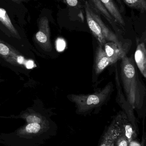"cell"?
I'll list each match as a JSON object with an SVG mask.
<instances>
[{"instance_id":"9a60e30c","label":"cell","mask_w":146,"mask_h":146,"mask_svg":"<svg viewBox=\"0 0 146 146\" xmlns=\"http://www.w3.org/2000/svg\"><path fill=\"white\" fill-rule=\"evenodd\" d=\"M129 7L145 13L146 11V0H123Z\"/></svg>"},{"instance_id":"6da1fadb","label":"cell","mask_w":146,"mask_h":146,"mask_svg":"<svg viewBox=\"0 0 146 146\" xmlns=\"http://www.w3.org/2000/svg\"><path fill=\"white\" fill-rule=\"evenodd\" d=\"M120 80L128 104L138 113L145 104L146 88L140 77L133 57L125 56L121 60Z\"/></svg>"},{"instance_id":"2e32d148","label":"cell","mask_w":146,"mask_h":146,"mask_svg":"<svg viewBox=\"0 0 146 146\" xmlns=\"http://www.w3.org/2000/svg\"><path fill=\"white\" fill-rule=\"evenodd\" d=\"M129 142L122 132L117 140L115 146H129Z\"/></svg>"},{"instance_id":"8992f818","label":"cell","mask_w":146,"mask_h":146,"mask_svg":"<svg viewBox=\"0 0 146 146\" xmlns=\"http://www.w3.org/2000/svg\"><path fill=\"white\" fill-rule=\"evenodd\" d=\"M85 8L87 22L88 27L93 35L97 40L99 43L103 47L107 42L103 34L101 27L91 14V6L87 0L85 1Z\"/></svg>"},{"instance_id":"d6986e66","label":"cell","mask_w":146,"mask_h":146,"mask_svg":"<svg viewBox=\"0 0 146 146\" xmlns=\"http://www.w3.org/2000/svg\"><path fill=\"white\" fill-rule=\"evenodd\" d=\"M141 143L136 141V140L132 141L129 142V146H140Z\"/></svg>"},{"instance_id":"ba28073f","label":"cell","mask_w":146,"mask_h":146,"mask_svg":"<svg viewBox=\"0 0 146 146\" xmlns=\"http://www.w3.org/2000/svg\"><path fill=\"white\" fill-rule=\"evenodd\" d=\"M145 39L142 37L137 41V47L134 54L135 62L138 69L143 76L146 77V48Z\"/></svg>"},{"instance_id":"8fae6325","label":"cell","mask_w":146,"mask_h":146,"mask_svg":"<svg viewBox=\"0 0 146 146\" xmlns=\"http://www.w3.org/2000/svg\"><path fill=\"white\" fill-rule=\"evenodd\" d=\"M102 4L111 15L115 21L122 26L125 25V22L119 8L113 0H100Z\"/></svg>"},{"instance_id":"7c38bea8","label":"cell","mask_w":146,"mask_h":146,"mask_svg":"<svg viewBox=\"0 0 146 146\" xmlns=\"http://www.w3.org/2000/svg\"><path fill=\"white\" fill-rule=\"evenodd\" d=\"M122 128L123 133L129 142L134 140L137 137V133L134 129L131 122L124 111H122Z\"/></svg>"},{"instance_id":"ffe728a7","label":"cell","mask_w":146,"mask_h":146,"mask_svg":"<svg viewBox=\"0 0 146 146\" xmlns=\"http://www.w3.org/2000/svg\"><path fill=\"white\" fill-rule=\"evenodd\" d=\"M11 1H13L15 2H20L21 1H26V0H11Z\"/></svg>"},{"instance_id":"30bf717a","label":"cell","mask_w":146,"mask_h":146,"mask_svg":"<svg viewBox=\"0 0 146 146\" xmlns=\"http://www.w3.org/2000/svg\"><path fill=\"white\" fill-rule=\"evenodd\" d=\"M39 31L36 33L37 40L41 43L49 44V20L46 17L40 18L39 21Z\"/></svg>"},{"instance_id":"277c9868","label":"cell","mask_w":146,"mask_h":146,"mask_svg":"<svg viewBox=\"0 0 146 146\" xmlns=\"http://www.w3.org/2000/svg\"><path fill=\"white\" fill-rule=\"evenodd\" d=\"M122 112L115 117L107 130L103 135L99 146H115L118 137L122 133Z\"/></svg>"},{"instance_id":"7a4b0ae2","label":"cell","mask_w":146,"mask_h":146,"mask_svg":"<svg viewBox=\"0 0 146 146\" xmlns=\"http://www.w3.org/2000/svg\"><path fill=\"white\" fill-rule=\"evenodd\" d=\"M50 121L27 123L10 133L0 134V143L8 146H39L52 134Z\"/></svg>"},{"instance_id":"3957f363","label":"cell","mask_w":146,"mask_h":146,"mask_svg":"<svg viewBox=\"0 0 146 146\" xmlns=\"http://www.w3.org/2000/svg\"><path fill=\"white\" fill-rule=\"evenodd\" d=\"M114 91V86L111 82L103 88L90 94H70L67 98L75 105L78 114L88 113L94 109H98L109 101Z\"/></svg>"},{"instance_id":"4fadbf2b","label":"cell","mask_w":146,"mask_h":146,"mask_svg":"<svg viewBox=\"0 0 146 146\" xmlns=\"http://www.w3.org/2000/svg\"><path fill=\"white\" fill-rule=\"evenodd\" d=\"M88 2L96 13L102 15L111 25H115V19L110 14L100 0H90V1H88Z\"/></svg>"},{"instance_id":"5bb4252c","label":"cell","mask_w":146,"mask_h":146,"mask_svg":"<svg viewBox=\"0 0 146 146\" xmlns=\"http://www.w3.org/2000/svg\"><path fill=\"white\" fill-rule=\"evenodd\" d=\"M0 21L12 33L15 35H17L18 33L12 24L7 12L5 9L2 8H0Z\"/></svg>"},{"instance_id":"44dd1931","label":"cell","mask_w":146,"mask_h":146,"mask_svg":"<svg viewBox=\"0 0 146 146\" xmlns=\"http://www.w3.org/2000/svg\"><path fill=\"white\" fill-rule=\"evenodd\" d=\"M82 1H84L85 2V1H86V0H82Z\"/></svg>"},{"instance_id":"5b68a950","label":"cell","mask_w":146,"mask_h":146,"mask_svg":"<svg viewBox=\"0 0 146 146\" xmlns=\"http://www.w3.org/2000/svg\"><path fill=\"white\" fill-rule=\"evenodd\" d=\"M116 84L117 88V101L118 102V104L123 108L124 112L127 115L129 121L131 122L135 131L137 133L138 131V126L136 123V118L133 112V109L129 105L125 98V96L122 92L121 86L120 82V78L118 76V73L116 71L115 75Z\"/></svg>"},{"instance_id":"ac0fdd59","label":"cell","mask_w":146,"mask_h":146,"mask_svg":"<svg viewBox=\"0 0 146 146\" xmlns=\"http://www.w3.org/2000/svg\"><path fill=\"white\" fill-rule=\"evenodd\" d=\"M146 133L145 132V130H143V134L142 135V140H141V142L140 146H145L146 145Z\"/></svg>"},{"instance_id":"e0dca14e","label":"cell","mask_w":146,"mask_h":146,"mask_svg":"<svg viewBox=\"0 0 146 146\" xmlns=\"http://www.w3.org/2000/svg\"><path fill=\"white\" fill-rule=\"evenodd\" d=\"M69 7L79 8L80 7V3L78 0H63Z\"/></svg>"},{"instance_id":"52a82bcc","label":"cell","mask_w":146,"mask_h":146,"mask_svg":"<svg viewBox=\"0 0 146 146\" xmlns=\"http://www.w3.org/2000/svg\"><path fill=\"white\" fill-rule=\"evenodd\" d=\"M103 48L111 65L127 55L129 46L119 47L113 42H108L104 45Z\"/></svg>"},{"instance_id":"9c48e42d","label":"cell","mask_w":146,"mask_h":146,"mask_svg":"<svg viewBox=\"0 0 146 146\" xmlns=\"http://www.w3.org/2000/svg\"><path fill=\"white\" fill-rule=\"evenodd\" d=\"M109 66H111L110 62L105 52L103 47L98 43L94 56V72L99 75Z\"/></svg>"}]
</instances>
